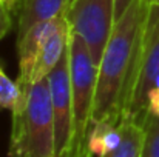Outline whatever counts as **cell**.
<instances>
[{
  "mask_svg": "<svg viewBox=\"0 0 159 157\" xmlns=\"http://www.w3.org/2000/svg\"><path fill=\"white\" fill-rule=\"evenodd\" d=\"M11 17L12 14L5 8V5L0 2V39L6 36V33L11 29Z\"/></svg>",
  "mask_w": 159,
  "mask_h": 157,
  "instance_id": "obj_15",
  "label": "cell"
},
{
  "mask_svg": "<svg viewBox=\"0 0 159 157\" xmlns=\"http://www.w3.org/2000/svg\"><path fill=\"white\" fill-rule=\"evenodd\" d=\"M145 143L142 157H159V117L147 116L145 119Z\"/></svg>",
  "mask_w": 159,
  "mask_h": 157,
  "instance_id": "obj_13",
  "label": "cell"
},
{
  "mask_svg": "<svg viewBox=\"0 0 159 157\" xmlns=\"http://www.w3.org/2000/svg\"><path fill=\"white\" fill-rule=\"evenodd\" d=\"M73 33L79 34L96 65H99L114 26V0H73L66 9Z\"/></svg>",
  "mask_w": 159,
  "mask_h": 157,
  "instance_id": "obj_4",
  "label": "cell"
},
{
  "mask_svg": "<svg viewBox=\"0 0 159 157\" xmlns=\"http://www.w3.org/2000/svg\"><path fill=\"white\" fill-rule=\"evenodd\" d=\"M148 14V0H133L114 22L98 65L91 125L99 120L119 123L127 116L141 68Z\"/></svg>",
  "mask_w": 159,
  "mask_h": 157,
  "instance_id": "obj_1",
  "label": "cell"
},
{
  "mask_svg": "<svg viewBox=\"0 0 159 157\" xmlns=\"http://www.w3.org/2000/svg\"><path fill=\"white\" fill-rule=\"evenodd\" d=\"M71 2H73V0H68V5H70V3H71Z\"/></svg>",
  "mask_w": 159,
  "mask_h": 157,
  "instance_id": "obj_21",
  "label": "cell"
},
{
  "mask_svg": "<svg viewBox=\"0 0 159 157\" xmlns=\"http://www.w3.org/2000/svg\"><path fill=\"white\" fill-rule=\"evenodd\" d=\"M85 157H93V154H91V153H88V154H87Z\"/></svg>",
  "mask_w": 159,
  "mask_h": 157,
  "instance_id": "obj_20",
  "label": "cell"
},
{
  "mask_svg": "<svg viewBox=\"0 0 159 157\" xmlns=\"http://www.w3.org/2000/svg\"><path fill=\"white\" fill-rule=\"evenodd\" d=\"M131 2L133 0H114V19L116 20L125 12V9L131 5Z\"/></svg>",
  "mask_w": 159,
  "mask_h": 157,
  "instance_id": "obj_16",
  "label": "cell"
},
{
  "mask_svg": "<svg viewBox=\"0 0 159 157\" xmlns=\"http://www.w3.org/2000/svg\"><path fill=\"white\" fill-rule=\"evenodd\" d=\"M12 111L9 157H54V116L48 77L20 86Z\"/></svg>",
  "mask_w": 159,
  "mask_h": 157,
  "instance_id": "obj_2",
  "label": "cell"
},
{
  "mask_svg": "<svg viewBox=\"0 0 159 157\" xmlns=\"http://www.w3.org/2000/svg\"><path fill=\"white\" fill-rule=\"evenodd\" d=\"M70 34H71V29H70L66 15L62 14V15L56 17L53 28L48 33V36L40 48V52H39L34 74H33V82L47 79L50 76V72L59 65V62L62 60L65 52L68 51Z\"/></svg>",
  "mask_w": 159,
  "mask_h": 157,
  "instance_id": "obj_7",
  "label": "cell"
},
{
  "mask_svg": "<svg viewBox=\"0 0 159 157\" xmlns=\"http://www.w3.org/2000/svg\"><path fill=\"white\" fill-rule=\"evenodd\" d=\"M22 99V88L17 80H11L0 66V109L14 111Z\"/></svg>",
  "mask_w": 159,
  "mask_h": 157,
  "instance_id": "obj_12",
  "label": "cell"
},
{
  "mask_svg": "<svg viewBox=\"0 0 159 157\" xmlns=\"http://www.w3.org/2000/svg\"><path fill=\"white\" fill-rule=\"evenodd\" d=\"M54 20H47L34 25L26 31L23 37L17 40V54H19V77L17 83L20 86L33 83V74L36 68V62L39 57L40 48L51 31L54 25Z\"/></svg>",
  "mask_w": 159,
  "mask_h": 157,
  "instance_id": "obj_8",
  "label": "cell"
},
{
  "mask_svg": "<svg viewBox=\"0 0 159 157\" xmlns=\"http://www.w3.org/2000/svg\"><path fill=\"white\" fill-rule=\"evenodd\" d=\"M70 76L74 120L73 157H85L90 153L87 150V139L91 128L98 85V65L94 63L85 40L73 31L70 34Z\"/></svg>",
  "mask_w": 159,
  "mask_h": 157,
  "instance_id": "obj_3",
  "label": "cell"
},
{
  "mask_svg": "<svg viewBox=\"0 0 159 157\" xmlns=\"http://www.w3.org/2000/svg\"><path fill=\"white\" fill-rule=\"evenodd\" d=\"M66 9L68 0H23L17 22V40L34 25L66 14Z\"/></svg>",
  "mask_w": 159,
  "mask_h": 157,
  "instance_id": "obj_9",
  "label": "cell"
},
{
  "mask_svg": "<svg viewBox=\"0 0 159 157\" xmlns=\"http://www.w3.org/2000/svg\"><path fill=\"white\" fill-rule=\"evenodd\" d=\"M19 2V5H20V8H22V3H23V0H17Z\"/></svg>",
  "mask_w": 159,
  "mask_h": 157,
  "instance_id": "obj_19",
  "label": "cell"
},
{
  "mask_svg": "<svg viewBox=\"0 0 159 157\" xmlns=\"http://www.w3.org/2000/svg\"><path fill=\"white\" fill-rule=\"evenodd\" d=\"M122 140V129L119 123L111 120H99L91 125L88 139H87V150L98 157H104L110 151H113Z\"/></svg>",
  "mask_w": 159,
  "mask_h": 157,
  "instance_id": "obj_11",
  "label": "cell"
},
{
  "mask_svg": "<svg viewBox=\"0 0 159 157\" xmlns=\"http://www.w3.org/2000/svg\"><path fill=\"white\" fill-rule=\"evenodd\" d=\"M159 77V6L150 5V14L147 22L145 43L142 51L141 68L134 85L133 97L125 117H133L141 123L147 119V96L153 83Z\"/></svg>",
  "mask_w": 159,
  "mask_h": 157,
  "instance_id": "obj_6",
  "label": "cell"
},
{
  "mask_svg": "<svg viewBox=\"0 0 159 157\" xmlns=\"http://www.w3.org/2000/svg\"><path fill=\"white\" fill-rule=\"evenodd\" d=\"M122 140L104 157H142L145 143V125L133 117H124L120 122Z\"/></svg>",
  "mask_w": 159,
  "mask_h": 157,
  "instance_id": "obj_10",
  "label": "cell"
},
{
  "mask_svg": "<svg viewBox=\"0 0 159 157\" xmlns=\"http://www.w3.org/2000/svg\"><path fill=\"white\" fill-rule=\"evenodd\" d=\"M147 116L159 117V77L147 96Z\"/></svg>",
  "mask_w": 159,
  "mask_h": 157,
  "instance_id": "obj_14",
  "label": "cell"
},
{
  "mask_svg": "<svg viewBox=\"0 0 159 157\" xmlns=\"http://www.w3.org/2000/svg\"><path fill=\"white\" fill-rule=\"evenodd\" d=\"M54 116V157L74 154V120L70 76V46L48 76Z\"/></svg>",
  "mask_w": 159,
  "mask_h": 157,
  "instance_id": "obj_5",
  "label": "cell"
},
{
  "mask_svg": "<svg viewBox=\"0 0 159 157\" xmlns=\"http://www.w3.org/2000/svg\"><path fill=\"white\" fill-rule=\"evenodd\" d=\"M0 2L5 5V8H6L12 15L20 12V5H19V2H17V0H0Z\"/></svg>",
  "mask_w": 159,
  "mask_h": 157,
  "instance_id": "obj_17",
  "label": "cell"
},
{
  "mask_svg": "<svg viewBox=\"0 0 159 157\" xmlns=\"http://www.w3.org/2000/svg\"><path fill=\"white\" fill-rule=\"evenodd\" d=\"M150 2V5H153V6H159V0H148Z\"/></svg>",
  "mask_w": 159,
  "mask_h": 157,
  "instance_id": "obj_18",
  "label": "cell"
}]
</instances>
